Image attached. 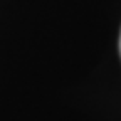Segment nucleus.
Returning a JSON list of instances; mask_svg holds the SVG:
<instances>
[{
  "label": "nucleus",
  "mask_w": 121,
  "mask_h": 121,
  "mask_svg": "<svg viewBox=\"0 0 121 121\" xmlns=\"http://www.w3.org/2000/svg\"><path fill=\"white\" fill-rule=\"evenodd\" d=\"M119 51H121V35H119Z\"/></svg>",
  "instance_id": "f257e3e1"
}]
</instances>
